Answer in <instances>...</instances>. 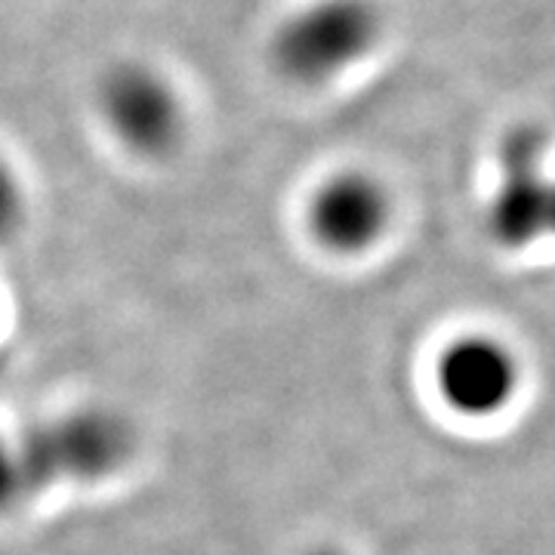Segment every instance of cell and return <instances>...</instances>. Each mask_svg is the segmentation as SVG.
<instances>
[{"mask_svg": "<svg viewBox=\"0 0 555 555\" xmlns=\"http://www.w3.org/2000/svg\"><path fill=\"white\" fill-rule=\"evenodd\" d=\"M302 555H349L346 550H339V546H312V550H306Z\"/></svg>", "mask_w": 555, "mask_h": 555, "instance_id": "obj_9", "label": "cell"}, {"mask_svg": "<svg viewBox=\"0 0 555 555\" xmlns=\"http://www.w3.org/2000/svg\"><path fill=\"white\" fill-rule=\"evenodd\" d=\"M550 195L553 177L546 164L500 167V182L485 207V232L500 250H528L550 238Z\"/></svg>", "mask_w": 555, "mask_h": 555, "instance_id": "obj_6", "label": "cell"}, {"mask_svg": "<svg viewBox=\"0 0 555 555\" xmlns=\"http://www.w3.org/2000/svg\"><path fill=\"white\" fill-rule=\"evenodd\" d=\"M550 238H555V177H553V195H550Z\"/></svg>", "mask_w": 555, "mask_h": 555, "instance_id": "obj_10", "label": "cell"}, {"mask_svg": "<svg viewBox=\"0 0 555 555\" xmlns=\"http://www.w3.org/2000/svg\"><path fill=\"white\" fill-rule=\"evenodd\" d=\"M25 219H28V189L10 158L0 155V247L20 238Z\"/></svg>", "mask_w": 555, "mask_h": 555, "instance_id": "obj_8", "label": "cell"}, {"mask_svg": "<svg viewBox=\"0 0 555 555\" xmlns=\"http://www.w3.org/2000/svg\"><path fill=\"white\" fill-rule=\"evenodd\" d=\"M38 496L35 478L28 469V456L20 433H7L0 426V518L22 513Z\"/></svg>", "mask_w": 555, "mask_h": 555, "instance_id": "obj_7", "label": "cell"}, {"mask_svg": "<svg viewBox=\"0 0 555 555\" xmlns=\"http://www.w3.org/2000/svg\"><path fill=\"white\" fill-rule=\"evenodd\" d=\"M433 386L454 416L476 423L494 420L521 392V358L496 334L463 331L436 352Z\"/></svg>", "mask_w": 555, "mask_h": 555, "instance_id": "obj_4", "label": "cell"}, {"mask_svg": "<svg viewBox=\"0 0 555 555\" xmlns=\"http://www.w3.org/2000/svg\"><path fill=\"white\" fill-rule=\"evenodd\" d=\"M302 222L324 254L364 257L392 225V198L377 177L364 170H337L312 189Z\"/></svg>", "mask_w": 555, "mask_h": 555, "instance_id": "obj_5", "label": "cell"}, {"mask_svg": "<svg viewBox=\"0 0 555 555\" xmlns=\"http://www.w3.org/2000/svg\"><path fill=\"white\" fill-rule=\"evenodd\" d=\"M22 448L38 496L62 485H102L118 478L137 454V429L105 404H80L22 429Z\"/></svg>", "mask_w": 555, "mask_h": 555, "instance_id": "obj_1", "label": "cell"}, {"mask_svg": "<svg viewBox=\"0 0 555 555\" xmlns=\"http://www.w3.org/2000/svg\"><path fill=\"white\" fill-rule=\"evenodd\" d=\"M96 118L112 142L139 160L170 158L189 133V105L160 65L124 56L102 68Z\"/></svg>", "mask_w": 555, "mask_h": 555, "instance_id": "obj_3", "label": "cell"}, {"mask_svg": "<svg viewBox=\"0 0 555 555\" xmlns=\"http://www.w3.org/2000/svg\"><path fill=\"white\" fill-rule=\"evenodd\" d=\"M383 20L374 0H306L278 22L269 60L284 80L321 87L377 47Z\"/></svg>", "mask_w": 555, "mask_h": 555, "instance_id": "obj_2", "label": "cell"}]
</instances>
